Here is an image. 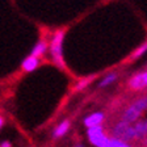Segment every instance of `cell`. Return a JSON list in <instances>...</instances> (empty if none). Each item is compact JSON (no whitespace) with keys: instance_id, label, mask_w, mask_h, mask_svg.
<instances>
[{"instance_id":"cell-1","label":"cell","mask_w":147,"mask_h":147,"mask_svg":"<svg viewBox=\"0 0 147 147\" xmlns=\"http://www.w3.org/2000/svg\"><path fill=\"white\" fill-rule=\"evenodd\" d=\"M87 138L95 147H131L130 143L113 135H108L101 125L87 129Z\"/></svg>"},{"instance_id":"cell-2","label":"cell","mask_w":147,"mask_h":147,"mask_svg":"<svg viewBox=\"0 0 147 147\" xmlns=\"http://www.w3.org/2000/svg\"><path fill=\"white\" fill-rule=\"evenodd\" d=\"M64 36L66 32L63 29H59L54 33L51 37V40L49 42V51L51 55V61L55 63V66L62 70L66 68V62H64V55H63V42H64Z\"/></svg>"},{"instance_id":"cell-3","label":"cell","mask_w":147,"mask_h":147,"mask_svg":"<svg viewBox=\"0 0 147 147\" xmlns=\"http://www.w3.org/2000/svg\"><path fill=\"white\" fill-rule=\"evenodd\" d=\"M146 110H147V96H143V97L137 98L131 105H129V108H126L125 112L122 113V118L121 119L127 123H134Z\"/></svg>"},{"instance_id":"cell-4","label":"cell","mask_w":147,"mask_h":147,"mask_svg":"<svg viewBox=\"0 0 147 147\" xmlns=\"http://www.w3.org/2000/svg\"><path fill=\"white\" fill-rule=\"evenodd\" d=\"M129 88L133 91H142L147 88V70L133 75L129 80Z\"/></svg>"},{"instance_id":"cell-5","label":"cell","mask_w":147,"mask_h":147,"mask_svg":"<svg viewBox=\"0 0 147 147\" xmlns=\"http://www.w3.org/2000/svg\"><path fill=\"white\" fill-rule=\"evenodd\" d=\"M41 64V59L37 58V57H33V55H28L26 58L22 59L21 62V70L25 71V72H33L37 68L40 67Z\"/></svg>"},{"instance_id":"cell-6","label":"cell","mask_w":147,"mask_h":147,"mask_svg":"<svg viewBox=\"0 0 147 147\" xmlns=\"http://www.w3.org/2000/svg\"><path fill=\"white\" fill-rule=\"evenodd\" d=\"M70 129H71V121L70 119H63L53 130V133H51L53 139H61V138H63L64 135L70 131Z\"/></svg>"},{"instance_id":"cell-7","label":"cell","mask_w":147,"mask_h":147,"mask_svg":"<svg viewBox=\"0 0 147 147\" xmlns=\"http://www.w3.org/2000/svg\"><path fill=\"white\" fill-rule=\"evenodd\" d=\"M105 119V114L102 112H93V113L88 114V116L84 118L83 123L86 126L87 129L92 127V126H97V125H102Z\"/></svg>"},{"instance_id":"cell-8","label":"cell","mask_w":147,"mask_h":147,"mask_svg":"<svg viewBox=\"0 0 147 147\" xmlns=\"http://www.w3.org/2000/svg\"><path fill=\"white\" fill-rule=\"evenodd\" d=\"M133 126V133H134V139H142L147 137V119L142 121H135Z\"/></svg>"},{"instance_id":"cell-9","label":"cell","mask_w":147,"mask_h":147,"mask_svg":"<svg viewBox=\"0 0 147 147\" xmlns=\"http://www.w3.org/2000/svg\"><path fill=\"white\" fill-rule=\"evenodd\" d=\"M47 50H49V42L45 41V40H40L36 45L33 46V49L30 50V55L37 57V58L41 59L43 55L47 53Z\"/></svg>"},{"instance_id":"cell-10","label":"cell","mask_w":147,"mask_h":147,"mask_svg":"<svg viewBox=\"0 0 147 147\" xmlns=\"http://www.w3.org/2000/svg\"><path fill=\"white\" fill-rule=\"evenodd\" d=\"M129 125H130V123H127L121 119V121H119L118 123H116V126L112 129V135L116 138H119V139H122V137H123V134H125L126 129L129 127Z\"/></svg>"},{"instance_id":"cell-11","label":"cell","mask_w":147,"mask_h":147,"mask_svg":"<svg viewBox=\"0 0 147 147\" xmlns=\"http://www.w3.org/2000/svg\"><path fill=\"white\" fill-rule=\"evenodd\" d=\"M117 78H118V75H117L116 72H110V74H108V75H105V76L100 80V83H98V88H107V87L112 86L117 80Z\"/></svg>"},{"instance_id":"cell-12","label":"cell","mask_w":147,"mask_h":147,"mask_svg":"<svg viewBox=\"0 0 147 147\" xmlns=\"http://www.w3.org/2000/svg\"><path fill=\"white\" fill-rule=\"evenodd\" d=\"M146 53H147V41L142 43L141 46H138L137 49H135L134 51L131 53V55H130V59H131V61H137V59H139L141 57H143Z\"/></svg>"},{"instance_id":"cell-13","label":"cell","mask_w":147,"mask_h":147,"mask_svg":"<svg viewBox=\"0 0 147 147\" xmlns=\"http://www.w3.org/2000/svg\"><path fill=\"white\" fill-rule=\"evenodd\" d=\"M92 80H93V76L83 78V79H80L79 82L76 83V86H75V91H76V92H80V91H83V89H86L87 87H88L89 84L92 83Z\"/></svg>"},{"instance_id":"cell-14","label":"cell","mask_w":147,"mask_h":147,"mask_svg":"<svg viewBox=\"0 0 147 147\" xmlns=\"http://www.w3.org/2000/svg\"><path fill=\"white\" fill-rule=\"evenodd\" d=\"M0 147H12V143H11V141L5 139V141L0 142Z\"/></svg>"},{"instance_id":"cell-15","label":"cell","mask_w":147,"mask_h":147,"mask_svg":"<svg viewBox=\"0 0 147 147\" xmlns=\"http://www.w3.org/2000/svg\"><path fill=\"white\" fill-rule=\"evenodd\" d=\"M5 125V119H4V117L3 116H0V130L3 129V126Z\"/></svg>"},{"instance_id":"cell-16","label":"cell","mask_w":147,"mask_h":147,"mask_svg":"<svg viewBox=\"0 0 147 147\" xmlns=\"http://www.w3.org/2000/svg\"><path fill=\"white\" fill-rule=\"evenodd\" d=\"M74 147H86V146H84L83 143H75V146Z\"/></svg>"}]
</instances>
